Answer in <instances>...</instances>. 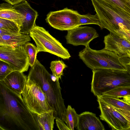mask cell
<instances>
[{
  "instance_id": "9",
  "label": "cell",
  "mask_w": 130,
  "mask_h": 130,
  "mask_svg": "<svg viewBox=\"0 0 130 130\" xmlns=\"http://www.w3.org/2000/svg\"><path fill=\"white\" fill-rule=\"evenodd\" d=\"M80 14L77 11L66 8L50 12L46 15V20L54 28L62 31L68 30L79 26Z\"/></svg>"
},
{
  "instance_id": "17",
  "label": "cell",
  "mask_w": 130,
  "mask_h": 130,
  "mask_svg": "<svg viewBox=\"0 0 130 130\" xmlns=\"http://www.w3.org/2000/svg\"><path fill=\"white\" fill-rule=\"evenodd\" d=\"M30 37L29 35L20 32L10 35H0V44L23 46L31 41Z\"/></svg>"
},
{
  "instance_id": "29",
  "label": "cell",
  "mask_w": 130,
  "mask_h": 130,
  "mask_svg": "<svg viewBox=\"0 0 130 130\" xmlns=\"http://www.w3.org/2000/svg\"><path fill=\"white\" fill-rule=\"evenodd\" d=\"M120 59L125 65L127 70L130 72V51H128L127 54L120 57Z\"/></svg>"
},
{
  "instance_id": "28",
  "label": "cell",
  "mask_w": 130,
  "mask_h": 130,
  "mask_svg": "<svg viewBox=\"0 0 130 130\" xmlns=\"http://www.w3.org/2000/svg\"><path fill=\"white\" fill-rule=\"evenodd\" d=\"M130 42V31L125 29H120L112 32Z\"/></svg>"
},
{
  "instance_id": "25",
  "label": "cell",
  "mask_w": 130,
  "mask_h": 130,
  "mask_svg": "<svg viewBox=\"0 0 130 130\" xmlns=\"http://www.w3.org/2000/svg\"><path fill=\"white\" fill-rule=\"evenodd\" d=\"M24 46L28 56L29 66L32 67L35 63L37 55L38 53L37 47L32 44L28 42Z\"/></svg>"
},
{
  "instance_id": "16",
  "label": "cell",
  "mask_w": 130,
  "mask_h": 130,
  "mask_svg": "<svg viewBox=\"0 0 130 130\" xmlns=\"http://www.w3.org/2000/svg\"><path fill=\"white\" fill-rule=\"evenodd\" d=\"M0 18L13 21L18 24L20 27L23 19V15L16 10L12 5L7 3L0 4Z\"/></svg>"
},
{
  "instance_id": "10",
  "label": "cell",
  "mask_w": 130,
  "mask_h": 130,
  "mask_svg": "<svg viewBox=\"0 0 130 130\" xmlns=\"http://www.w3.org/2000/svg\"><path fill=\"white\" fill-rule=\"evenodd\" d=\"M97 98L100 119L106 122L112 130H129L130 123L125 117L115 108Z\"/></svg>"
},
{
  "instance_id": "33",
  "label": "cell",
  "mask_w": 130,
  "mask_h": 130,
  "mask_svg": "<svg viewBox=\"0 0 130 130\" xmlns=\"http://www.w3.org/2000/svg\"><path fill=\"white\" fill-rule=\"evenodd\" d=\"M129 130H130V128L129 129Z\"/></svg>"
},
{
  "instance_id": "30",
  "label": "cell",
  "mask_w": 130,
  "mask_h": 130,
  "mask_svg": "<svg viewBox=\"0 0 130 130\" xmlns=\"http://www.w3.org/2000/svg\"><path fill=\"white\" fill-rule=\"evenodd\" d=\"M56 121L57 126L60 130H70L67 125L64 121L59 118L56 119Z\"/></svg>"
},
{
  "instance_id": "26",
  "label": "cell",
  "mask_w": 130,
  "mask_h": 130,
  "mask_svg": "<svg viewBox=\"0 0 130 130\" xmlns=\"http://www.w3.org/2000/svg\"><path fill=\"white\" fill-rule=\"evenodd\" d=\"M13 71L12 69L7 63L0 60V81L3 80Z\"/></svg>"
},
{
  "instance_id": "12",
  "label": "cell",
  "mask_w": 130,
  "mask_h": 130,
  "mask_svg": "<svg viewBox=\"0 0 130 130\" xmlns=\"http://www.w3.org/2000/svg\"><path fill=\"white\" fill-rule=\"evenodd\" d=\"M13 7L23 17L20 27V32L29 35L32 29L36 25L35 21L38 15L37 12L26 0L13 5Z\"/></svg>"
},
{
  "instance_id": "14",
  "label": "cell",
  "mask_w": 130,
  "mask_h": 130,
  "mask_svg": "<svg viewBox=\"0 0 130 130\" xmlns=\"http://www.w3.org/2000/svg\"><path fill=\"white\" fill-rule=\"evenodd\" d=\"M27 76L23 73L17 71L12 72L0 83L11 90L19 95L23 92Z\"/></svg>"
},
{
  "instance_id": "8",
  "label": "cell",
  "mask_w": 130,
  "mask_h": 130,
  "mask_svg": "<svg viewBox=\"0 0 130 130\" xmlns=\"http://www.w3.org/2000/svg\"><path fill=\"white\" fill-rule=\"evenodd\" d=\"M0 60L7 63L13 71H27L29 58L24 46L0 44Z\"/></svg>"
},
{
  "instance_id": "27",
  "label": "cell",
  "mask_w": 130,
  "mask_h": 130,
  "mask_svg": "<svg viewBox=\"0 0 130 130\" xmlns=\"http://www.w3.org/2000/svg\"><path fill=\"white\" fill-rule=\"evenodd\" d=\"M113 2L124 10L130 14V0H103Z\"/></svg>"
},
{
  "instance_id": "22",
  "label": "cell",
  "mask_w": 130,
  "mask_h": 130,
  "mask_svg": "<svg viewBox=\"0 0 130 130\" xmlns=\"http://www.w3.org/2000/svg\"><path fill=\"white\" fill-rule=\"evenodd\" d=\"M103 95L117 98L130 96V87H121L115 88L105 93Z\"/></svg>"
},
{
  "instance_id": "11",
  "label": "cell",
  "mask_w": 130,
  "mask_h": 130,
  "mask_svg": "<svg viewBox=\"0 0 130 130\" xmlns=\"http://www.w3.org/2000/svg\"><path fill=\"white\" fill-rule=\"evenodd\" d=\"M65 37L67 43L73 46L89 45L93 39L99 37L96 30L88 26H77L67 30Z\"/></svg>"
},
{
  "instance_id": "32",
  "label": "cell",
  "mask_w": 130,
  "mask_h": 130,
  "mask_svg": "<svg viewBox=\"0 0 130 130\" xmlns=\"http://www.w3.org/2000/svg\"><path fill=\"white\" fill-rule=\"evenodd\" d=\"M123 100L130 105V96H126L123 98Z\"/></svg>"
},
{
  "instance_id": "7",
  "label": "cell",
  "mask_w": 130,
  "mask_h": 130,
  "mask_svg": "<svg viewBox=\"0 0 130 130\" xmlns=\"http://www.w3.org/2000/svg\"><path fill=\"white\" fill-rule=\"evenodd\" d=\"M22 95L26 106L33 113L41 115L53 110L39 86L29 79L27 78Z\"/></svg>"
},
{
  "instance_id": "1",
  "label": "cell",
  "mask_w": 130,
  "mask_h": 130,
  "mask_svg": "<svg viewBox=\"0 0 130 130\" xmlns=\"http://www.w3.org/2000/svg\"><path fill=\"white\" fill-rule=\"evenodd\" d=\"M0 128L22 130H39L33 113L28 109L21 95L0 83Z\"/></svg>"
},
{
  "instance_id": "4",
  "label": "cell",
  "mask_w": 130,
  "mask_h": 130,
  "mask_svg": "<svg viewBox=\"0 0 130 130\" xmlns=\"http://www.w3.org/2000/svg\"><path fill=\"white\" fill-rule=\"evenodd\" d=\"M91 92L96 96L115 88L130 87V72L108 69L92 70Z\"/></svg>"
},
{
  "instance_id": "13",
  "label": "cell",
  "mask_w": 130,
  "mask_h": 130,
  "mask_svg": "<svg viewBox=\"0 0 130 130\" xmlns=\"http://www.w3.org/2000/svg\"><path fill=\"white\" fill-rule=\"evenodd\" d=\"M104 37L105 49L115 52L120 57L127 54L130 51V42L110 32Z\"/></svg>"
},
{
  "instance_id": "3",
  "label": "cell",
  "mask_w": 130,
  "mask_h": 130,
  "mask_svg": "<svg viewBox=\"0 0 130 130\" xmlns=\"http://www.w3.org/2000/svg\"><path fill=\"white\" fill-rule=\"evenodd\" d=\"M100 22L101 29L113 32L120 29L130 31V14L108 1L91 0Z\"/></svg>"
},
{
  "instance_id": "34",
  "label": "cell",
  "mask_w": 130,
  "mask_h": 130,
  "mask_svg": "<svg viewBox=\"0 0 130 130\" xmlns=\"http://www.w3.org/2000/svg\"></svg>"
},
{
  "instance_id": "18",
  "label": "cell",
  "mask_w": 130,
  "mask_h": 130,
  "mask_svg": "<svg viewBox=\"0 0 130 130\" xmlns=\"http://www.w3.org/2000/svg\"><path fill=\"white\" fill-rule=\"evenodd\" d=\"M33 114L39 130H53L54 120L56 119L54 116L53 110L44 112L41 115Z\"/></svg>"
},
{
  "instance_id": "5",
  "label": "cell",
  "mask_w": 130,
  "mask_h": 130,
  "mask_svg": "<svg viewBox=\"0 0 130 130\" xmlns=\"http://www.w3.org/2000/svg\"><path fill=\"white\" fill-rule=\"evenodd\" d=\"M78 56L86 66L92 70L102 69L127 70L120 56L115 52L104 48L94 50L88 45L79 53Z\"/></svg>"
},
{
  "instance_id": "19",
  "label": "cell",
  "mask_w": 130,
  "mask_h": 130,
  "mask_svg": "<svg viewBox=\"0 0 130 130\" xmlns=\"http://www.w3.org/2000/svg\"><path fill=\"white\" fill-rule=\"evenodd\" d=\"M96 97H98L104 102L115 108L124 110L130 112V105L122 99L105 95Z\"/></svg>"
},
{
  "instance_id": "31",
  "label": "cell",
  "mask_w": 130,
  "mask_h": 130,
  "mask_svg": "<svg viewBox=\"0 0 130 130\" xmlns=\"http://www.w3.org/2000/svg\"><path fill=\"white\" fill-rule=\"evenodd\" d=\"M7 3L11 4L12 5L20 3L25 0H4Z\"/></svg>"
},
{
  "instance_id": "2",
  "label": "cell",
  "mask_w": 130,
  "mask_h": 130,
  "mask_svg": "<svg viewBox=\"0 0 130 130\" xmlns=\"http://www.w3.org/2000/svg\"><path fill=\"white\" fill-rule=\"evenodd\" d=\"M27 78L35 83L41 88L54 111L56 119L59 118L66 123L67 108L61 94L59 80L56 78L53 79L51 75L37 59L30 69Z\"/></svg>"
},
{
  "instance_id": "20",
  "label": "cell",
  "mask_w": 130,
  "mask_h": 130,
  "mask_svg": "<svg viewBox=\"0 0 130 130\" xmlns=\"http://www.w3.org/2000/svg\"><path fill=\"white\" fill-rule=\"evenodd\" d=\"M66 123L70 130H74L77 127L78 115L74 108L68 105L66 112Z\"/></svg>"
},
{
  "instance_id": "15",
  "label": "cell",
  "mask_w": 130,
  "mask_h": 130,
  "mask_svg": "<svg viewBox=\"0 0 130 130\" xmlns=\"http://www.w3.org/2000/svg\"><path fill=\"white\" fill-rule=\"evenodd\" d=\"M77 129L104 130V125L95 114L89 111L78 115Z\"/></svg>"
},
{
  "instance_id": "21",
  "label": "cell",
  "mask_w": 130,
  "mask_h": 130,
  "mask_svg": "<svg viewBox=\"0 0 130 130\" xmlns=\"http://www.w3.org/2000/svg\"><path fill=\"white\" fill-rule=\"evenodd\" d=\"M67 67L62 60H58L52 61L50 63V68L53 76L59 80L63 75V70Z\"/></svg>"
},
{
  "instance_id": "23",
  "label": "cell",
  "mask_w": 130,
  "mask_h": 130,
  "mask_svg": "<svg viewBox=\"0 0 130 130\" xmlns=\"http://www.w3.org/2000/svg\"><path fill=\"white\" fill-rule=\"evenodd\" d=\"M94 24L101 27V24L98 16L96 13L95 15H91L88 13L83 15L80 14L79 17V25Z\"/></svg>"
},
{
  "instance_id": "24",
  "label": "cell",
  "mask_w": 130,
  "mask_h": 130,
  "mask_svg": "<svg viewBox=\"0 0 130 130\" xmlns=\"http://www.w3.org/2000/svg\"><path fill=\"white\" fill-rule=\"evenodd\" d=\"M0 29H3L14 33L20 32V28L15 22L0 18Z\"/></svg>"
},
{
  "instance_id": "6",
  "label": "cell",
  "mask_w": 130,
  "mask_h": 130,
  "mask_svg": "<svg viewBox=\"0 0 130 130\" xmlns=\"http://www.w3.org/2000/svg\"><path fill=\"white\" fill-rule=\"evenodd\" d=\"M29 35L35 41L38 52H48L64 59L71 57L68 50L43 27L36 25Z\"/></svg>"
}]
</instances>
